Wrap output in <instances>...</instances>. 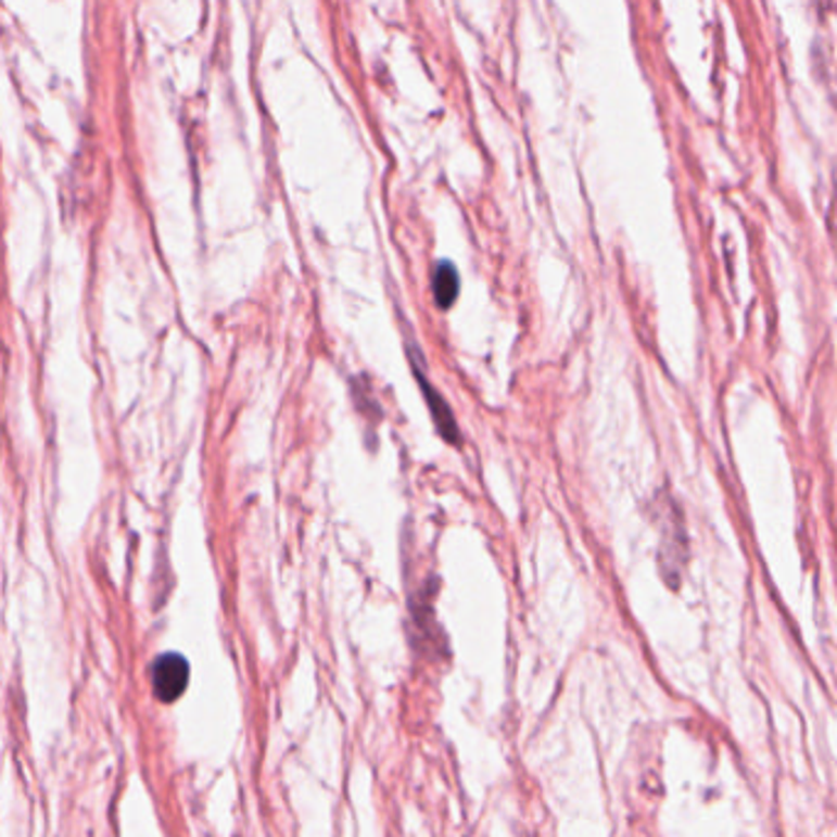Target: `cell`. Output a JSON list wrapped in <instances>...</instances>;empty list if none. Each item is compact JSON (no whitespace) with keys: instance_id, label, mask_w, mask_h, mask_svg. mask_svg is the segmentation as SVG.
<instances>
[{"instance_id":"7a4b0ae2","label":"cell","mask_w":837,"mask_h":837,"mask_svg":"<svg viewBox=\"0 0 837 837\" xmlns=\"http://www.w3.org/2000/svg\"><path fill=\"white\" fill-rule=\"evenodd\" d=\"M459 293V278L457 270L449 266V263H442L435 272V297L440 307H449L455 303V297Z\"/></svg>"},{"instance_id":"6da1fadb","label":"cell","mask_w":837,"mask_h":837,"mask_svg":"<svg viewBox=\"0 0 837 837\" xmlns=\"http://www.w3.org/2000/svg\"><path fill=\"white\" fill-rule=\"evenodd\" d=\"M150 679H153L155 698L163 702H173L180 698L187 688V681H190V663H187L180 654H165L155 661Z\"/></svg>"}]
</instances>
